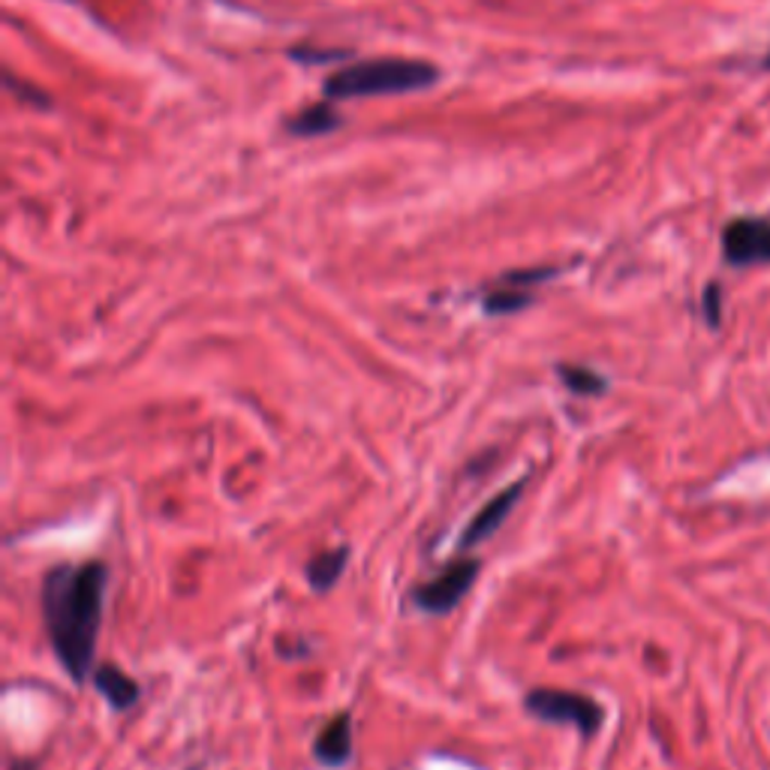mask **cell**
I'll list each match as a JSON object with an SVG mask.
<instances>
[{
	"mask_svg": "<svg viewBox=\"0 0 770 770\" xmlns=\"http://www.w3.org/2000/svg\"><path fill=\"white\" fill-rule=\"evenodd\" d=\"M109 590L105 563H61L42 578V620L58 662L76 683L93 674L97 635Z\"/></svg>",
	"mask_w": 770,
	"mask_h": 770,
	"instance_id": "1",
	"label": "cell"
},
{
	"mask_svg": "<svg viewBox=\"0 0 770 770\" xmlns=\"http://www.w3.org/2000/svg\"><path fill=\"white\" fill-rule=\"evenodd\" d=\"M440 81V66L418 58H374L343 66L323 85L326 100H358V97H394L416 93Z\"/></svg>",
	"mask_w": 770,
	"mask_h": 770,
	"instance_id": "2",
	"label": "cell"
},
{
	"mask_svg": "<svg viewBox=\"0 0 770 770\" xmlns=\"http://www.w3.org/2000/svg\"><path fill=\"white\" fill-rule=\"evenodd\" d=\"M523 710L530 717L542 719V722L575 725L584 737H593L605 722V710L593 698L581 695V692L551 690V686H539V690L527 692L523 695Z\"/></svg>",
	"mask_w": 770,
	"mask_h": 770,
	"instance_id": "3",
	"label": "cell"
},
{
	"mask_svg": "<svg viewBox=\"0 0 770 770\" xmlns=\"http://www.w3.org/2000/svg\"><path fill=\"white\" fill-rule=\"evenodd\" d=\"M479 572H482V563L476 560V557H464V560L449 563L437 578L418 584L416 593H413L416 608H421L425 614L455 611L457 602L464 599V596L470 593L472 584H476Z\"/></svg>",
	"mask_w": 770,
	"mask_h": 770,
	"instance_id": "4",
	"label": "cell"
},
{
	"mask_svg": "<svg viewBox=\"0 0 770 770\" xmlns=\"http://www.w3.org/2000/svg\"><path fill=\"white\" fill-rule=\"evenodd\" d=\"M722 253L731 265H761L770 262V220L737 217L722 232Z\"/></svg>",
	"mask_w": 770,
	"mask_h": 770,
	"instance_id": "5",
	"label": "cell"
},
{
	"mask_svg": "<svg viewBox=\"0 0 770 770\" xmlns=\"http://www.w3.org/2000/svg\"><path fill=\"white\" fill-rule=\"evenodd\" d=\"M523 484H527V479H518V482L509 484L506 491H500L494 500H488L482 509L476 512V518H472V521L467 523V530L460 533V548H476L479 542L491 539V535H494L496 530L506 523V518L512 515V509H515V506H518V500H521Z\"/></svg>",
	"mask_w": 770,
	"mask_h": 770,
	"instance_id": "6",
	"label": "cell"
},
{
	"mask_svg": "<svg viewBox=\"0 0 770 770\" xmlns=\"http://www.w3.org/2000/svg\"><path fill=\"white\" fill-rule=\"evenodd\" d=\"M314 756L323 765H346L350 761L353 756V717L350 714H338L334 719H328V725L316 737Z\"/></svg>",
	"mask_w": 770,
	"mask_h": 770,
	"instance_id": "7",
	"label": "cell"
},
{
	"mask_svg": "<svg viewBox=\"0 0 770 770\" xmlns=\"http://www.w3.org/2000/svg\"><path fill=\"white\" fill-rule=\"evenodd\" d=\"M91 678H93V686H97V692H100V695H103L105 702L115 707V710H127V707L136 705V702H139V695H142L139 683H136L130 674H124L121 668L109 666V662L93 668Z\"/></svg>",
	"mask_w": 770,
	"mask_h": 770,
	"instance_id": "8",
	"label": "cell"
},
{
	"mask_svg": "<svg viewBox=\"0 0 770 770\" xmlns=\"http://www.w3.org/2000/svg\"><path fill=\"white\" fill-rule=\"evenodd\" d=\"M338 127H340V115L334 112L331 100L307 105V109H301L299 115L287 118V130L292 132V136H301V139L326 136V132L338 130Z\"/></svg>",
	"mask_w": 770,
	"mask_h": 770,
	"instance_id": "9",
	"label": "cell"
},
{
	"mask_svg": "<svg viewBox=\"0 0 770 770\" xmlns=\"http://www.w3.org/2000/svg\"><path fill=\"white\" fill-rule=\"evenodd\" d=\"M346 560H350V548H331L316 554L314 560L307 563V581L314 584V590L326 593L338 584V578L346 569Z\"/></svg>",
	"mask_w": 770,
	"mask_h": 770,
	"instance_id": "10",
	"label": "cell"
},
{
	"mask_svg": "<svg viewBox=\"0 0 770 770\" xmlns=\"http://www.w3.org/2000/svg\"><path fill=\"white\" fill-rule=\"evenodd\" d=\"M557 374H560L563 386H566L572 394H581V397H593V394H602L605 389H608L605 377H599V374L590 370V367L560 365L557 367Z\"/></svg>",
	"mask_w": 770,
	"mask_h": 770,
	"instance_id": "11",
	"label": "cell"
},
{
	"mask_svg": "<svg viewBox=\"0 0 770 770\" xmlns=\"http://www.w3.org/2000/svg\"><path fill=\"white\" fill-rule=\"evenodd\" d=\"M530 301H533V295L527 292V287L500 283V289H494V292H488V295H484V311H488L491 316L515 314V311H523Z\"/></svg>",
	"mask_w": 770,
	"mask_h": 770,
	"instance_id": "12",
	"label": "cell"
},
{
	"mask_svg": "<svg viewBox=\"0 0 770 770\" xmlns=\"http://www.w3.org/2000/svg\"><path fill=\"white\" fill-rule=\"evenodd\" d=\"M7 88L18 93V100H25V103H34V105H49V103H52V97H49V93L34 91L30 85H22V81L15 79V73H7Z\"/></svg>",
	"mask_w": 770,
	"mask_h": 770,
	"instance_id": "13",
	"label": "cell"
},
{
	"mask_svg": "<svg viewBox=\"0 0 770 770\" xmlns=\"http://www.w3.org/2000/svg\"><path fill=\"white\" fill-rule=\"evenodd\" d=\"M292 58H295V61H304V64H323V61H340V58H346V52H314V49H295Z\"/></svg>",
	"mask_w": 770,
	"mask_h": 770,
	"instance_id": "14",
	"label": "cell"
},
{
	"mask_svg": "<svg viewBox=\"0 0 770 770\" xmlns=\"http://www.w3.org/2000/svg\"><path fill=\"white\" fill-rule=\"evenodd\" d=\"M705 311H707V319H710V326H717L719 323V287H707Z\"/></svg>",
	"mask_w": 770,
	"mask_h": 770,
	"instance_id": "15",
	"label": "cell"
},
{
	"mask_svg": "<svg viewBox=\"0 0 770 770\" xmlns=\"http://www.w3.org/2000/svg\"><path fill=\"white\" fill-rule=\"evenodd\" d=\"M768 66H770V58H768Z\"/></svg>",
	"mask_w": 770,
	"mask_h": 770,
	"instance_id": "16",
	"label": "cell"
}]
</instances>
